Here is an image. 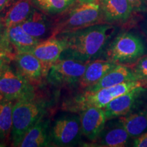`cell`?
<instances>
[{
    "mask_svg": "<svg viewBox=\"0 0 147 147\" xmlns=\"http://www.w3.org/2000/svg\"><path fill=\"white\" fill-rule=\"evenodd\" d=\"M116 32L117 27L113 24L100 23L58 35L65 44L59 59L83 62L101 59Z\"/></svg>",
    "mask_w": 147,
    "mask_h": 147,
    "instance_id": "cell-1",
    "label": "cell"
},
{
    "mask_svg": "<svg viewBox=\"0 0 147 147\" xmlns=\"http://www.w3.org/2000/svg\"><path fill=\"white\" fill-rule=\"evenodd\" d=\"M100 23H104L100 2H78L63 13L53 16L50 37Z\"/></svg>",
    "mask_w": 147,
    "mask_h": 147,
    "instance_id": "cell-2",
    "label": "cell"
},
{
    "mask_svg": "<svg viewBox=\"0 0 147 147\" xmlns=\"http://www.w3.org/2000/svg\"><path fill=\"white\" fill-rule=\"evenodd\" d=\"M139 87L144 86L142 82L136 80L126 82L96 91H82L81 93L65 101L63 108L64 110L71 113L81 112L89 107L104 108L116 97Z\"/></svg>",
    "mask_w": 147,
    "mask_h": 147,
    "instance_id": "cell-3",
    "label": "cell"
},
{
    "mask_svg": "<svg viewBox=\"0 0 147 147\" xmlns=\"http://www.w3.org/2000/svg\"><path fill=\"white\" fill-rule=\"evenodd\" d=\"M47 113V104L36 97L16 100L12 108V146H18L25 134L43 119Z\"/></svg>",
    "mask_w": 147,
    "mask_h": 147,
    "instance_id": "cell-4",
    "label": "cell"
},
{
    "mask_svg": "<svg viewBox=\"0 0 147 147\" xmlns=\"http://www.w3.org/2000/svg\"><path fill=\"white\" fill-rule=\"evenodd\" d=\"M145 53L146 48L140 37L131 32H122L111 40L102 57L116 64L130 66Z\"/></svg>",
    "mask_w": 147,
    "mask_h": 147,
    "instance_id": "cell-5",
    "label": "cell"
},
{
    "mask_svg": "<svg viewBox=\"0 0 147 147\" xmlns=\"http://www.w3.org/2000/svg\"><path fill=\"white\" fill-rule=\"evenodd\" d=\"M88 63L72 59H59L51 66L47 80L56 87H69L77 85Z\"/></svg>",
    "mask_w": 147,
    "mask_h": 147,
    "instance_id": "cell-6",
    "label": "cell"
},
{
    "mask_svg": "<svg viewBox=\"0 0 147 147\" xmlns=\"http://www.w3.org/2000/svg\"><path fill=\"white\" fill-rule=\"evenodd\" d=\"M0 94L3 100L10 101L36 97L34 84L9 65L0 75Z\"/></svg>",
    "mask_w": 147,
    "mask_h": 147,
    "instance_id": "cell-7",
    "label": "cell"
},
{
    "mask_svg": "<svg viewBox=\"0 0 147 147\" xmlns=\"http://www.w3.org/2000/svg\"><path fill=\"white\" fill-rule=\"evenodd\" d=\"M147 87H139L116 97L104 109L107 121L133 113L147 104Z\"/></svg>",
    "mask_w": 147,
    "mask_h": 147,
    "instance_id": "cell-8",
    "label": "cell"
},
{
    "mask_svg": "<svg viewBox=\"0 0 147 147\" xmlns=\"http://www.w3.org/2000/svg\"><path fill=\"white\" fill-rule=\"evenodd\" d=\"M80 115H66L55 121L51 129V144L60 147L74 146L81 138Z\"/></svg>",
    "mask_w": 147,
    "mask_h": 147,
    "instance_id": "cell-9",
    "label": "cell"
},
{
    "mask_svg": "<svg viewBox=\"0 0 147 147\" xmlns=\"http://www.w3.org/2000/svg\"><path fill=\"white\" fill-rule=\"evenodd\" d=\"M13 59L16 71L34 85L41 83L44 79H47L51 67L31 53L16 54Z\"/></svg>",
    "mask_w": 147,
    "mask_h": 147,
    "instance_id": "cell-10",
    "label": "cell"
},
{
    "mask_svg": "<svg viewBox=\"0 0 147 147\" xmlns=\"http://www.w3.org/2000/svg\"><path fill=\"white\" fill-rule=\"evenodd\" d=\"M131 137L117 118L106 125L97 138L90 143L91 146L124 147L128 146Z\"/></svg>",
    "mask_w": 147,
    "mask_h": 147,
    "instance_id": "cell-11",
    "label": "cell"
},
{
    "mask_svg": "<svg viewBox=\"0 0 147 147\" xmlns=\"http://www.w3.org/2000/svg\"><path fill=\"white\" fill-rule=\"evenodd\" d=\"M82 134L91 142H94L107 122L103 108L89 107L80 112Z\"/></svg>",
    "mask_w": 147,
    "mask_h": 147,
    "instance_id": "cell-12",
    "label": "cell"
},
{
    "mask_svg": "<svg viewBox=\"0 0 147 147\" xmlns=\"http://www.w3.org/2000/svg\"><path fill=\"white\" fill-rule=\"evenodd\" d=\"M100 3L104 23H126L134 13L128 0H101Z\"/></svg>",
    "mask_w": 147,
    "mask_h": 147,
    "instance_id": "cell-13",
    "label": "cell"
},
{
    "mask_svg": "<svg viewBox=\"0 0 147 147\" xmlns=\"http://www.w3.org/2000/svg\"><path fill=\"white\" fill-rule=\"evenodd\" d=\"M65 47V42L59 37H49L41 40L30 53L51 67L60 58Z\"/></svg>",
    "mask_w": 147,
    "mask_h": 147,
    "instance_id": "cell-14",
    "label": "cell"
},
{
    "mask_svg": "<svg viewBox=\"0 0 147 147\" xmlns=\"http://www.w3.org/2000/svg\"><path fill=\"white\" fill-rule=\"evenodd\" d=\"M53 16L47 15L38 9H35L27 19L20 24L25 32L34 38L42 40L51 34Z\"/></svg>",
    "mask_w": 147,
    "mask_h": 147,
    "instance_id": "cell-15",
    "label": "cell"
},
{
    "mask_svg": "<svg viewBox=\"0 0 147 147\" xmlns=\"http://www.w3.org/2000/svg\"><path fill=\"white\" fill-rule=\"evenodd\" d=\"M117 64L104 59H97L88 63L84 74L77 85L82 91L93 87L108 71Z\"/></svg>",
    "mask_w": 147,
    "mask_h": 147,
    "instance_id": "cell-16",
    "label": "cell"
},
{
    "mask_svg": "<svg viewBox=\"0 0 147 147\" xmlns=\"http://www.w3.org/2000/svg\"><path fill=\"white\" fill-rule=\"evenodd\" d=\"M51 144L50 120L42 119L25 134L19 147H43Z\"/></svg>",
    "mask_w": 147,
    "mask_h": 147,
    "instance_id": "cell-17",
    "label": "cell"
},
{
    "mask_svg": "<svg viewBox=\"0 0 147 147\" xmlns=\"http://www.w3.org/2000/svg\"><path fill=\"white\" fill-rule=\"evenodd\" d=\"M136 80V78L129 66L117 64L108 71L96 84L85 91H96L103 88L118 85L126 82Z\"/></svg>",
    "mask_w": 147,
    "mask_h": 147,
    "instance_id": "cell-18",
    "label": "cell"
},
{
    "mask_svg": "<svg viewBox=\"0 0 147 147\" xmlns=\"http://www.w3.org/2000/svg\"><path fill=\"white\" fill-rule=\"evenodd\" d=\"M8 40L16 54L30 53L41 40L34 38L23 30L20 25L6 28Z\"/></svg>",
    "mask_w": 147,
    "mask_h": 147,
    "instance_id": "cell-19",
    "label": "cell"
},
{
    "mask_svg": "<svg viewBox=\"0 0 147 147\" xmlns=\"http://www.w3.org/2000/svg\"><path fill=\"white\" fill-rule=\"evenodd\" d=\"M118 119L134 139L147 131V104L137 111Z\"/></svg>",
    "mask_w": 147,
    "mask_h": 147,
    "instance_id": "cell-20",
    "label": "cell"
},
{
    "mask_svg": "<svg viewBox=\"0 0 147 147\" xmlns=\"http://www.w3.org/2000/svg\"><path fill=\"white\" fill-rule=\"evenodd\" d=\"M35 9L32 0H18L9 8L2 19L5 27L20 25L29 17Z\"/></svg>",
    "mask_w": 147,
    "mask_h": 147,
    "instance_id": "cell-21",
    "label": "cell"
},
{
    "mask_svg": "<svg viewBox=\"0 0 147 147\" xmlns=\"http://www.w3.org/2000/svg\"><path fill=\"white\" fill-rule=\"evenodd\" d=\"M13 105L10 100L0 102V146H5L11 141Z\"/></svg>",
    "mask_w": 147,
    "mask_h": 147,
    "instance_id": "cell-22",
    "label": "cell"
},
{
    "mask_svg": "<svg viewBox=\"0 0 147 147\" xmlns=\"http://www.w3.org/2000/svg\"><path fill=\"white\" fill-rule=\"evenodd\" d=\"M36 9L51 16L63 13L78 2V0H32Z\"/></svg>",
    "mask_w": 147,
    "mask_h": 147,
    "instance_id": "cell-23",
    "label": "cell"
},
{
    "mask_svg": "<svg viewBox=\"0 0 147 147\" xmlns=\"http://www.w3.org/2000/svg\"><path fill=\"white\" fill-rule=\"evenodd\" d=\"M133 71L137 80L147 87V55H144L133 65L129 66Z\"/></svg>",
    "mask_w": 147,
    "mask_h": 147,
    "instance_id": "cell-24",
    "label": "cell"
},
{
    "mask_svg": "<svg viewBox=\"0 0 147 147\" xmlns=\"http://www.w3.org/2000/svg\"><path fill=\"white\" fill-rule=\"evenodd\" d=\"M13 47L9 42L6 33V27L2 19H0V53L8 55L14 59L15 53L12 52Z\"/></svg>",
    "mask_w": 147,
    "mask_h": 147,
    "instance_id": "cell-25",
    "label": "cell"
},
{
    "mask_svg": "<svg viewBox=\"0 0 147 147\" xmlns=\"http://www.w3.org/2000/svg\"><path fill=\"white\" fill-rule=\"evenodd\" d=\"M134 12H142L147 10V0H128Z\"/></svg>",
    "mask_w": 147,
    "mask_h": 147,
    "instance_id": "cell-26",
    "label": "cell"
},
{
    "mask_svg": "<svg viewBox=\"0 0 147 147\" xmlns=\"http://www.w3.org/2000/svg\"><path fill=\"white\" fill-rule=\"evenodd\" d=\"M132 146L136 147H147V131L134 139Z\"/></svg>",
    "mask_w": 147,
    "mask_h": 147,
    "instance_id": "cell-27",
    "label": "cell"
},
{
    "mask_svg": "<svg viewBox=\"0 0 147 147\" xmlns=\"http://www.w3.org/2000/svg\"><path fill=\"white\" fill-rule=\"evenodd\" d=\"M12 59V58L8 56V55L0 53V75L2 73V71L4 70L6 66L9 65L10 60Z\"/></svg>",
    "mask_w": 147,
    "mask_h": 147,
    "instance_id": "cell-28",
    "label": "cell"
},
{
    "mask_svg": "<svg viewBox=\"0 0 147 147\" xmlns=\"http://www.w3.org/2000/svg\"><path fill=\"white\" fill-rule=\"evenodd\" d=\"M11 0H0V12L7 7L10 2Z\"/></svg>",
    "mask_w": 147,
    "mask_h": 147,
    "instance_id": "cell-29",
    "label": "cell"
},
{
    "mask_svg": "<svg viewBox=\"0 0 147 147\" xmlns=\"http://www.w3.org/2000/svg\"><path fill=\"white\" fill-rule=\"evenodd\" d=\"M80 3H87V2H100V0H78Z\"/></svg>",
    "mask_w": 147,
    "mask_h": 147,
    "instance_id": "cell-30",
    "label": "cell"
},
{
    "mask_svg": "<svg viewBox=\"0 0 147 147\" xmlns=\"http://www.w3.org/2000/svg\"><path fill=\"white\" fill-rule=\"evenodd\" d=\"M143 29H144V30H143V31H144L145 35H146V36L147 37V26H146V27L143 28Z\"/></svg>",
    "mask_w": 147,
    "mask_h": 147,
    "instance_id": "cell-31",
    "label": "cell"
},
{
    "mask_svg": "<svg viewBox=\"0 0 147 147\" xmlns=\"http://www.w3.org/2000/svg\"><path fill=\"white\" fill-rule=\"evenodd\" d=\"M2 100H3V97H1V94H0V102H1V101H2Z\"/></svg>",
    "mask_w": 147,
    "mask_h": 147,
    "instance_id": "cell-32",
    "label": "cell"
},
{
    "mask_svg": "<svg viewBox=\"0 0 147 147\" xmlns=\"http://www.w3.org/2000/svg\"><path fill=\"white\" fill-rule=\"evenodd\" d=\"M100 1H101V0H100Z\"/></svg>",
    "mask_w": 147,
    "mask_h": 147,
    "instance_id": "cell-33",
    "label": "cell"
}]
</instances>
